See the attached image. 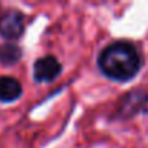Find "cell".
Segmentation results:
<instances>
[{
  "label": "cell",
  "instance_id": "cell-4",
  "mask_svg": "<svg viewBox=\"0 0 148 148\" xmlns=\"http://www.w3.org/2000/svg\"><path fill=\"white\" fill-rule=\"evenodd\" d=\"M22 86L15 77L2 76L0 77V102L10 103L21 97Z\"/></svg>",
  "mask_w": 148,
  "mask_h": 148
},
{
  "label": "cell",
  "instance_id": "cell-5",
  "mask_svg": "<svg viewBox=\"0 0 148 148\" xmlns=\"http://www.w3.org/2000/svg\"><path fill=\"white\" fill-rule=\"evenodd\" d=\"M22 58V49L15 44H5L0 47V64L13 65Z\"/></svg>",
  "mask_w": 148,
  "mask_h": 148
},
{
  "label": "cell",
  "instance_id": "cell-2",
  "mask_svg": "<svg viewBox=\"0 0 148 148\" xmlns=\"http://www.w3.org/2000/svg\"><path fill=\"white\" fill-rule=\"evenodd\" d=\"M61 62L54 55H45L34 64V79L38 83H51L61 74Z\"/></svg>",
  "mask_w": 148,
  "mask_h": 148
},
{
  "label": "cell",
  "instance_id": "cell-1",
  "mask_svg": "<svg viewBox=\"0 0 148 148\" xmlns=\"http://www.w3.org/2000/svg\"><path fill=\"white\" fill-rule=\"evenodd\" d=\"M97 65L108 79L113 82H128L138 74L142 60L131 42L116 41L99 54Z\"/></svg>",
  "mask_w": 148,
  "mask_h": 148
},
{
  "label": "cell",
  "instance_id": "cell-3",
  "mask_svg": "<svg viewBox=\"0 0 148 148\" xmlns=\"http://www.w3.org/2000/svg\"><path fill=\"white\" fill-rule=\"evenodd\" d=\"M25 32V16L19 10H8L0 16V35L6 39H19Z\"/></svg>",
  "mask_w": 148,
  "mask_h": 148
}]
</instances>
